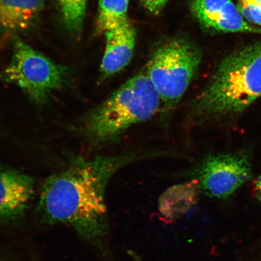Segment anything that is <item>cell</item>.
<instances>
[{
  "label": "cell",
  "mask_w": 261,
  "mask_h": 261,
  "mask_svg": "<svg viewBox=\"0 0 261 261\" xmlns=\"http://www.w3.org/2000/svg\"><path fill=\"white\" fill-rule=\"evenodd\" d=\"M155 156V152H130L74 159L63 171L45 181L39 208L49 223L72 227L102 249L108 228L104 195L110 179L127 165Z\"/></svg>",
  "instance_id": "6da1fadb"
},
{
  "label": "cell",
  "mask_w": 261,
  "mask_h": 261,
  "mask_svg": "<svg viewBox=\"0 0 261 261\" xmlns=\"http://www.w3.org/2000/svg\"><path fill=\"white\" fill-rule=\"evenodd\" d=\"M261 97V42L225 58L210 83L191 103L196 118L241 113Z\"/></svg>",
  "instance_id": "7a4b0ae2"
},
{
  "label": "cell",
  "mask_w": 261,
  "mask_h": 261,
  "mask_svg": "<svg viewBox=\"0 0 261 261\" xmlns=\"http://www.w3.org/2000/svg\"><path fill=\"white\" fill-rule=\"evenodd\" d=\"M162 107L161 97L146 71L140 72L87 112L78 132L92 146L109 144L130 127L161 113Z\"/></svg>",
  "instance_id": "3957f363"
},
{
  "label": "cell",
  "mask_w": 261,
  "mask_h": 261,
  "mask_svg": "<svg viewBox=\"0 0 261 261\" xmlns=\"http://www.w3.org/2000/svg\"><path fill=\"white\" fill-rule=\"evenodd\" d=\"M200 62L197 49L179 39L166 42L152 55L145 71L161 97L163 119L169 118L184 96Z\"/></svg>",
  "instance_id": "277c9868"
},
{
  "label": "cell",
  "mask_w": 261,
  "mask_h": 261,
  "mask_svg": "<svg viewBox=\"0 0 261 261\" xmlns=\"http://www.w3.org/2000/svg\"><path fill=\"white\" fill-rule=\"evenodd\" d=\"M68 68L26 44L15 36L11 63L0 71V81L15 85L38 105L67 83Z\"/></svg>",
  "instance_id": "5b68a950"
},
{
  "label": "cell",
  "mask_w": 261,
  "mask_h": 261,
  "mask_svg": "<svg viewBox=\"0 0 261 261\" xmlns=\"http://www.w3.org/2000/svg\"><path fill=\"white\" fill-rule=\"evenodd\" d=\"M252 168L249 158L243 154L208 156L196 171L199 191L208 197L224 198L233 194L249 180Z\"/></svg>",
  "instance_id": "8992f818"
},
{
  "label": "cell",
  "mask_w": 261,
  "mask_h": 261,
  "mask_svg": "<svg viewBox=\"0 0 261 261\" xmlns=\"http://www.w3.org/2000/svg\"><path fill=\"white\" fill-rule=\"evenodd\" d=\"M191 11L204 27L224 32L261 34V29L245 21L231 0H192Z\"/></svg>",
  "instance_id": "52a82bcc"
},
{
  "label": "cell",
  "mask_w": 261,
  "mask_h": 261,
  "mask_svg": "<svg viewBox=\"0 0 261 261\" xmlns=\"http://www.w3.org/2000/svg\"><path fill=\"white\" fill-rule=\"evenodd\" d=\"M34 192V181L28 175L0 168V220L14 219L24 213Z\"/></svg>",
  "instance_id": "ba28073f"
},
{
  "label": "cell",
  "mask_w": 261,
  "mask_h": 261,
  "mask_svg": "<svg viewBox=\"0 0 261 261\" xmlns=\"http://www.w3.org/2000/svg\"><path fill=\"white\" fill-rule=\"evenodd\" d=\"M105 35L106 47L100 65L102 79L119 73L128 65L135 50L136 33L129 21Z\"/></svg>",
  "instance_id": "9c48e42d"
},
{
  "label": "cell",
  "mask_w": 261,
  "mask_h": 261,
  "mask_svg": "<svg viewBox=\"0 0 261 261\" xmlns=\"http://www.w3.org/2000/svg\"><path fill=\"white\" fill-rule=\"evenodd\" d=\"M44 6V0H0V32L12 34L27 30Z\"/></svg>",
  "instance_id": "30bf717a"
},
{
  "label": "cell",
  "mask_w": 261,
  "mask_h": 261,
  "mask_svg": "<svg viewBox=\"0 0 261 261\" xmlns=\"http://www.w3.org/2000/svg\"><path fill=\"white\" fill-rule=\"evenodd\" d=\"M198 191L194 181L169 188L160 199V212L167 219L174 220L197 203Z\"/></svg>",
  "instance_id": "8fae6325"
},
{
  "label": "cell",
  "mask_w": 261,
  "mask_h": 261,
  "mask_svg": "<svg viewBox=\"0 0 261 261\" xmlns=\"http://www.w3.org/2000/svg\"><path fill=\"white\" fill-rule=\"evenodd\" d=\"M128 5L129 0H99L97 31L105 34L129 21Z\"/></svg>",
  "instance_id": "7c38bea8"
},
{
  "label": "cell",
  "mask_w": 261,
  "mask_h": 261,
  "mask_svg": "<svg viewBox=\"0 0 261 261\" xmlns=\"http://www.w3.org/2000/svg\"><path fill=\"white\" fill-rule=\"evenodd\" d=\"M63 23L73 36L80 35L83 28L87 0H58Z\"/></svg>",
  "instance_id": "4fadbf2b"
},
{
  "label": "cell",
  "mask_w": 261,
  "mask_h": 261,
  "mask_svg": "<svg viewBox=\"0 0 261 261\" xmlns=\"http://www.w3.org/2000/svg\"><path fill=\"white\" fill-rule=\"evenodd\" d=\"M237 8L246 20L261 26V0H238Z\"/></svg>",
  "instance_id": "5bb4252c"
},
{
  "label": "cell",
  "mask_w": 261,
  "mask_h": 261,
  "mask_svg": "<svg viewBox=\"0 0 261 261\" xmlns=\"http://www.w3.org/2000/svg\"><path fill=\"white\" fill-rule=\"evenodd\" d=\"M168 0H149L147 9L152 12H158L161 11Z\"/></svg>",
  "instance_id": "9a60e30c"
},
{
  "label": "cell",
  "mask_w": 261,
  "mask_h": 261,
  "mask_svg": "<svg viewBox=\"0 0 261 261\" xmlns=\"http://www.w3.org/2000/svg\"><path fill=\"white\" fill-rule=\"evenodd\" d=\"M255 190L258 200L261 204V175L257 178L255 184Z\"/></svg>",
  "instance_id": "2e32d148"
},
{
  "label": "cell",
  "mask_w": 261,
  "mask_h": 261,
  "mask_svg": "<svg viewBox=\"0 0 261 261\" xmlns=\"http://www.w3.org/2000/svg\"><path fill=\"white\" fill-rule=\"evenodd\" d=\"M142 2L143 3H144V5H145L146 7L147 8V6H148L149 0H142Z\"/></svg>",
  "instance_id": "e0dca14e"
}]
</instances>
